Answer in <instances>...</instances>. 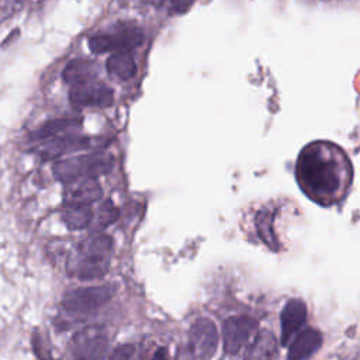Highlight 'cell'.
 I'll return each instance as SVG.
<instances>
[{
  "label": "cell",
  "instance_id": "obj_5",
  "mask_svg": "<svg viewBox=\"0 0 360 360\" xmlns=\"http://www.w3.org/2000/svg\"><path fill=\"white\" fill-rule=\"evenodd\" d=\"M112 290L110 285H90L75 288L63 295L62 307L69 314H89L110 301Z\"/></svg>",
  "mask_w": 360,
  "mask_h": 360
},
{
  "label": "cell",
  "instance_id": "obj_21",
  "mask_svg": "<svg viewBox=\"0 0 360 360\" xmlns=\"http://www.w3.org/2000/svg\"><path fill=\"white\" fill-rule=\"evenodd\" d=\"M134 353H135V347L132 345H122V346H118L111 353V357L112 359H129L134 356Z\"/></svg>",
  "mask_w": 360,
  "mask_h": 360
},
{
  "label": "cell",
  "instance_id": "obj_4",
  "mask_svg": "<svg viewBox=\"0 0 360 360\" xmlns=\"http://www.w3.org/2000/svg\"><path fill=\"white\" fill-rule=\"evenodd\" d=\"M145 39L141 28L127 22H118L105 31H100L89 38V48L94 53L120 52L138 48Z\"/></svg>",
  "mask_w": 360,
  "mask_h": 360
},
{
  "label": "cell",
  "instance_id": "obj_8",
  "mask_svg": "<svg viewBox=\"0 0 360 360\" xmlns=\"http://www.w3.org/2000/svg\"><path fill=\"white\" fill-rule=\"evenodd\" d=\"M257 328L259 323L255 318L246 315L228 318L222 326L224 352L226 354H236L249 343Z\"/></svg>",
  "mask_w": 360,
  "mask_h": 360
},
{
  "label": "cell",
  "instance_id": "obj_6",
  "mask_svg": "<svg viewBox=\"0 0 360 360\" xmlns=\"http://www.w3.org/2000/svg\"><path fill=\"white\" fill-rule=\"evenodd\" d=\"M89 145L90 139L87 136L80 135L77 129H70L32 143V150L42 159H53L79 149L89 148Z\"/></svg>",
  "mask_w": 360,
  "mask_h": 360
},
{
  "label": "cell",
  "instance_id": "obj_13",
  "mask_svg": "<svg viewBox=\"0 0 360 360\" xmlns=\"http://www.w3.org/2000/svg\"><path fill=\"white\" fill-rule=\"evenodd\" d=\"M322 333L316 329H305L295 336L288 349V359L300 360L311 357L322 345Z\"/></svg>",
  "mask_w": 360,
  "mask_h": 360
},
{
  "label": "cell",
  "instance_id": "obj_12",
  "mask_svg": "<svg viewBox=\"0 0 360 360\" xmlns=\"http://www.w3.org/2000/svg\"><path fill=\"white\" fill-rule=\"evenodd\" d=\"M307 319V305L302 300H290L280 315L281 323V345H288L290 339L297 333Z\"/></svg>",
  "mask_w": 360,
  "mask_h": 360
},
{
  "label": "cell",
  "instance_id": "obj_11",
  "mask_svg": "<svg viewBox=\"0 0 360 360\" xmlns=\"http://www.w3.org/2000/svg\"><path fill=\"white\" fill-rule=\"evenodd\" d=\"M101 187L96 179H77L68 183L63 194V202L91 205L101 198Z\"/></svg>",
  "mask_w": 360,
  "mask_h": 360
},
{
  "label": "cell",
  "instance_id": "obj_7",
  "mask_svg": "<svg viewBox=\"0 0 360 360\" xmlns=\"http://www.w3.org/2000/svg\"><path fill=\"white\" fill-rule=\"evenodd\" d=\"M108 346V336L100 325H90L76 332L70 342V350L79 359H98Z\"/></svg>",
  "mask_w": 360,
  "mask_h": 360
},
{
  "label": "cell",
  "instance_id": "obj_16",
  "mask_svg": "<svg viewBox=\"0 0 360 360\" xmlns=\"http://www.w3.org/2000/svg\"><path fill=\"white\" fill-rule=\"evenodd\" d=\"M63 79L70 86L94 80L97 79V66L90 60H72L63 70Z\"/></svg>",
  "mask_w": 360,
  "mask_h": 360
},
{
  "label": "cell",
  "instance_id": "obj_17",
  "mask_svg": "<svg viewBox=\"0 0 360 360\" xmlns=\"http://www.w3.org/2000/svg\"><path fill=\"white\" fill-rule=\"evenodd\" d=\"M277 353V340L274 335L269 330H262L257 333L252 342L246 357L249 359H271Z\"/></svg>",
  "mask_w": 360,
  "mask_h": 360
},
{
  "label": "cell",
  "instance_id": "obj_10",
  "mask_svg": "<svg viewBox=\"0 0 360 360\" xmlns=\"http://www.w3.org/2000/svg\"><path fill=\"white\" fill-rule=\"evenodd\" d=\"M188 342L194 357H212L218 346V332L215 323L208 318H198L188 330Z\"/></svg>",
  "mask_w": 360,
  "mask_h": 360
},
{
  "label": "cell",
  "instance_id": "obj_18",
  "mask_svg": "<svg viewBox=\"0 0 360 360\" xmlns=\"http://www.w3.org/2000/svg\"><path fill=\"white\" fill-rule=\"evenodd\" d=\"M80 128V121L77 120H70V118H62V120H53L49 122H45L41 128L30 134V141L32 143L44 141L49 136H53L56 134L70 131V129H79Z\"/></svg>",
  "mask_w": 360,
  "mask_h": 360
},
{
  "label": "cell",
  "instance_id": "obj_15",
  "mask_svg": "<svg viewBox=\"0 0 360 360\" xmlns=\"http://www.w3.org/2000/svg\"><path fill=\"white\" fill-rule=\"evenodd\" d=\"M93 218V210L87 204H65L62 211V219L72 231L84 229L90 225Z\"/></svg>",
  "mask_w": 360,
  "mask_h": 360
},
{
  "label": "cell",
  "instance_id": "obj_2",
  "mask_svg": "<svg viewBox=\"0 0 360 360\" xmlns=\"http://www.w3.org/2000/svg\"><path fill=\"white\" fill-rule=\"evenodd\" d=\"M111 256L112 239L96 231L82 240L76 253L69 259L68 273L83 281L98 280L107 274Z\"/></svg>",
  "mask_w": 360,
  "mask_h": 360
},
{
  "label": "cell",
  "instance_id": "obj_3",
  "mask_svg": "<svg viewBox=\"0 0 360 360\" xmlns=\"http://www.w3.org/2000/svg\"><path fill=\"white\" fill-rule=\"evenodd\" d=\"M114 166V159L105 152H93L89 155L60 159L53 165V176L63 183L77 179H96L107 174Z\"/></svg>",
  "mask_w": 360,
  "mask_h": 360
},
{
  "label": "cell",
  "instance_id": "obj_19",
  "mask_svg": "<svg viewBox=\"0 0 360 360\" xmlns=\"http://www.w3.org/2000/svg\"><path fill=\"white\" fill-rule=\"evenodd\" d=\"M118 218V210L114 205L112 201L107 200L104 202H101V205L97 208L96 214L93 212V218L91 222L94 231H101L104 228H107L110 224H112L115 219Z\"/></svg>",
  "mask_w": 360,
  "mask_h": 360
},
{
  "label": "cell",
  "instance_id": "obj_9",
  "mask_svg": "<svg viewBox=\"0 0 360 360\" xmlns=\"http://www.w3.org/2000/svg\"><path fill=\"white\" fill-rule=\"evenodd\" d=\"M72 104L77 107H110L114 101V91L110 86L97 79L79 84H72L69 91Z\"/></svg>",
  "mask_w": 360,
  "mask_h": 360
},
{
  "label": "cell",
  "instance_id": "obj_14",
  "mask_svg": "<svg viewBox=\"0 0 360 360\" xmlns=\"http://www.w3.org/2000/svg\"><path fill=\"white\" fill-rule=\"evenodd\" d=\"M107 70L120 80H129L136 73V63L128 51L114 52L107 59Z\"/></svg>",
  "mask_w": 360,
  "mask_h": 360
},
{
  "label": "cell",
  "instance_id": "obj_1",
  "mask_svg": "<svg viewBox=\"0 0 360 360\" xmlns=\"http://www.w3.org/2000/svg\"><path fill=\"white\" fill-rule=\"evenodd\" d=\"M295 176L300 187L311 200L329 205L347 190L352 170L340 148L328 142H314L301 150Z\"/></svg>",
  "mask_w": 360,
  "mask_h": 360
},
{
  "label": "cell",
  "instance_id": "obj_20",
  "mask_svg": "<svg viewBox=\"0 0 360 360\" xmlns=\"http://www.w3.org/2000/svg\"><path fill=\"white\" fill-rule=\"evenodd\" d=\"M156 7L166 10L170 14H180L187 11L194 0H149Z\"/></svg>",
  "mask_w": 360,
  "mask_h": 360
}]
</instances>
